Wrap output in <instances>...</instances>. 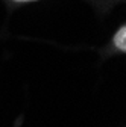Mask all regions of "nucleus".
I'll return each mask as SVG.
<instances>
[{"mask_svg": "<svg viewBox=\"0 0 126 127\" xmlns=\"http://www.w3.org/2000/svg\"><path fill=\"white\" fill-rule=\"evenodd\" d=\"M114 45L119 50L126 52V24L117 30V33L114 35Z\"/></svg>", "mask_w": 126, "mask_h": 127, "instance_id": "obj_1", "label": "nucleus"}, {"mask_svg": "<svg viewBox=\"0 0 126 127\" xmlns=\"http://www.w3.org/2000/svg\"><path fill=\"white\" fill-rule=\"evenodd\" d=\"M14 2H34V0H14Z\"/></svg>", "mask_w": 126, "mask_h": 127, "instance_id": "obj_2", "label": "nucleus"}]
</instances>
